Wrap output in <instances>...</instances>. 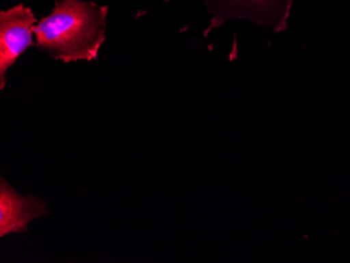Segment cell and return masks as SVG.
I'll list each match as a JSON object with an SVG mask.
<instances>
[{
  "mask_svg": "<svg viewBox=\"0 0 350 263\" xmlns=\"http://www.w3.org/2000/svg\"><path fill=\"white\" fill-rule=\"evenodd\" d=\"M108 7L84 0H56L35 25L36 46L64 64L97 59L105 42Z\"/></svg>",
  "mask_w": 350,
  "mask_h": 263,
  "instance_id": "1",
  "label": "cell"
},
{
  "mask_svg": "<svg viewBox=\"0 0 350 263\" xmlns=\"http://www.w3.org/2000/svg\"><path fill=\"white\" fill-rule=\"evenodd\" d=\"M202 3L211 16L209 29L241 19L280 32L288 25L294 0H202Z\"/></svg>",
  "mask_w": 350,
  "mask_h": 263,
  "instance_id": "2",
  "label": "cell"
},
{
  "mask_svg": "<svg viewBox=\"0 0 350 263\" xmlns=\"http://www.w3.org/2000/svg\"><path fill=\"white\" fill-rule=\"evenodd\" d=\"M37 19L23 3L0 12V89L7 84V72L33 45Z\"/></svg>",
  "mask_w": 350,
  "mask_h": 263,
  "instance_id": "3",
  "label": "cell"
},
{
  "mask_svg": "<svg viewBox=\"0 0 350 263\" xmlns=\"http://www.w3.org/2000/svg\"><path fill=\"white\" fill-rule=\"evenodd\" d=\"M45 202L33 195L23 196L15 191L9 182L0 180V237L27 231L35 219L46 216Z\"/></svg>",
  "mask_w": 350,
  "mask_h": 263,
  "instance_id": "4",
  "label": "cell"
}]
</instances>
